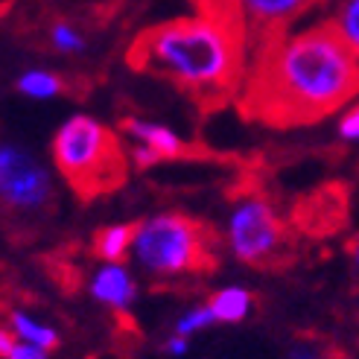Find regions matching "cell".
<instances>
[{"mask_svg": "<svg viewBox=\"0 0 359 359\" xmlns=\"http://www.w3.org/2000/svg\"><path fill=\"white\" fill-rule=\"evenodd\" d=\"M120 129L129 135L135 143L149 147L161 161H193V158H213V152L193 147V143L182 140L172 129H164L158 123L140 120V117H120Z\"/></svg>", "mask_w": 359, "mask_h": 359, "instance_id": "obj_9", "label": "cell"}, {"mask_svg": "<svg viewBox=\"0 0 359 359\" xmlns=\"http://www.w3.org/2000/svg\"><path fill=\"white\" fill-rule=\"evenodd\" d=\"M228 248L251 269H278L292 257V234L260 190H245L228 217Z\"/></svg>", "mask_w": 359, "mask_h": 359, "instance_id": "obj_6", "label": "cell"}, {"mask_svg": "<svg viewBox=\"0 0 359 359\" xmlns=\"http://www.w3.org/2000/svg\"><path fill=\"white\" fill-rule=\"evenodd\" d=\"M208 307L217 318V325H240L255 310V295L245 286H222L219 292L208 298Z\"/></svg>", "mask_w": 359, "mask_h": 359, "instance_id": "obj_11", "label": "cell"}, {"mask_svg": "<svg viewBox=\"0 0 359 359\" xmlns=\"http://www.w3.org/2000/svg\"><path fill=\"white\" fill-rule=\"evenodd\" d=\"M44 41L53 53H62V56H76V53L88 50V35L82 29L79 21L74 18H53V21L41 24Z\"/></svg>", "mask_w": 359, "mask_h": 359, "instance_id": "obj_12", "label": "cell"}, {"mask_svg": "<svg viewBox=\"0 0 359 359\" xmlns=\"http://www.w3.org/2000/svg\"><path fill=\"white\" fill-rule=\"evenodd\" d=\"M15 88L32 100H53L59 94H74L70 82L62 79L59 74H53V70H24V74L18 76Z\"/></svg>", "mask_w": 359, "mask_h": 359, "instance_id": "obj_15", "label": "cell"}, {"mask_svg": "<svg viewBox=\"0 0 359 359\" xmlns=\"http://www.w3.org/2000/svg\"><path fill=\"white\" fill-rule=\"evenodd\" d=\"M88 292L102 307L114 313H129L132 304L137 301V280L123 263H105L88 280Z\"/></svg>", "mask_w": 359, "mask_h": 359, "instance_id": "obj_10", "label": "cell"}, {"mask_svg": "<svg viewBox=\"0 0 359 359\" xmlns=\"http://www.w3.org/2000/svg\"><path fill=\"white\" fill-rule=\"evenodd\" d=\"M15 342H18V336H15L9 327H0V359L9 356V351H12Z\"/></svg>", "mask_w": 359, "mask_h": 359, "instance_id": "obj_21", "label": "cell"}, {"mask_svg": "<svg viewBox=\"0 0 359 359\" xmlns=\"http://www.w3.org/2000/svg\"><path fill=\"white\" fill-rule=\"evenodd\" d=\"M187 351H190V339L187 336H178V333L167 336V342H164V353L167 356L182 359V356H187Z\"/></svg>", "mask_w": 359, "mask_h": 359, "instance_id": "obj_20", "label": "cell"}, {"mask_svg": "<svg viewBox=\"0 0 359 359\" xmlns=\"http://www.w3.org/2000/svg\"><path fill=\"white\" fill-rule=\"evenodd\" d=\"M6 359H50V351H44V348H35V345H29V342H18L12 345V351H9V356Z\"/></svg>", "mask_w": 359, "mask_h": 359, "instance_id": "obj_19", "label": "cell"}, {"mask_svg": "<svg viewBox=\"0 0 359 359\" xmlns=\"http://www.w3.org/2000/svg\"><path fill=\"white\" fill-rule=\"evenodd\" d=\"M135 231L137 222H126V225H105L94 234V255L105 263H123L132 255V243H135Z\"/></svg>", "mask_w": 359, "mask_h": 359, "instance_id": "obj_13", "label": "cell"}, {"mask_svg": "<svg viewBox=\"0 0 359 359\" xmlns=\"http://www.w3.org/2000/svg\"><path fill=\"white\" fill-rule=\"evenodd\" d=\"M290 359H318V353H316V348H310V345H295V348L290 351Z\"/></svg>", "mask_w": 359, "mask_h": 359, "instance_id": "obj_22", "label": "cell"}, {"mask_svg": "<svg viewBox=\"0 0 359 359\" xmlns=\"http://www.w3.org/2000/svg\"><path fill=\"white\" fill-rule=\"evenodd\" d=\"M356 97L359 59L330 24H318L251 53L237 109L269 129H298L327 120Z\"/></svg>", "mask_w": 359, "mask_h": 359, "instance_id": "obj_1", "label": "cell"}, {"mask_svg": "<svg viewBox=\"0 0 359 359\" xmlns=\"http://www.w3.org/2000/svg\"><path fill=\"white\" fill-rule=\"evenodd\" d=\"M339 137L342 140H359V102L353 109L345 111V117L339 120Z\"/></svg>", "mask_w": 359, "mask_h": 359, "instance_id": "obj_18", "label": "cell"}, {"mask_svg": "<svg viewBox=\"0 0 359 359\" xmlns=\"http://www.w3.org/2000/svg\"><path fill=\"white\" fill-rule=\"evenodd\" d=\"M348 213V193L342 184H330L321 187L316 193H310L307 199H301L295 205L292 222L301 231H310V234H327V231H336L345 222Z\"/></svg>", "mask_w": 359, "mask_h": 359, "instance_id": "obj_8", "label": "cell"}, {"mask_svg": "<svg viewBox=\"0 0 359 359\" xmlns=\"http://www.w3.org/2000/svg\"><path fill=\"white\" fill-rule=\"evenodd\" d=\"M132 257L155 278L208 275L219 263V240L208 222L187 213H158L137 222Z\"/></svg>", "mask_w": 359, "mask_h": 359, "instance_id": "obj_4", "label": "cell"}, {"mask_svg": "<svg viewBox=\"0 0 359 359\" xmlns=\"http://www.w3.org/2000/svg\"><path fill=\"white\" fill-rule=\"evenodd\" d=\"M56 184L39 155L0 135V222L6 228L35 231L56 217Z\"/></svg>", "mask_w": 359, "mask_h": 359, "instance_id": "obj_5", "label": "cell"}, {"mask_svg": "<svg viewBox=\"0 0 359 359\" xmlns=\"http://www.w3.org/2000/svg\"><path fill=\"white\" fill-rule=\"evenodd\" d=\"M318 0H240L248 29V50L255 53L269 41L286 35L290 24L307 15Z\"/></svg>", "mask_w": 359, "mask_h": 359, "instance_id": "obj_7", "label": "cell"}, {"mask_svg": "<svg viewBox=\"0 0 359 359\" xmlns=\"http://www.w3.org/2000/svg\"><path fill=\"white\" fill-rule=\"evenodd\" d=\"M137 74L170 82L175 91L213 114L240 97L248 70V32L208 15H187L147 27L126 50Z\"/></svg>", "mask_w": 359, "mask_h": 359, "instance_id": "obj_2", "label": "cell"}, {"mask_svg": "<svg viewBox=\"0 0 359 359\" xmlns=\"http://www.w3.org/2000/svg\"><path fill=\"white\" fill-rule=\"evenodd\" d=\"M53 164L82 202L120 190L129 178V158L114 129L88 114H74L53 135Z\"/></svg>", "mask_w": 359, "mask_h": 359, "instance_id": "obj_3", "label": "cell"}, {"mask_svg": "<svg viewBox=\"0 0 359 359\" xmlns=\"http://www.w3.org/2000/svg\"><path fill=\"white\" fill-rule=\"evenodd\" d=\"M330 27L348 44V50L359 59V0H336Z\"/></svg>", "mask_w": 359, "mask_h": 359, "instance_id": "obj_16", "label": "cell"}, {"mask_svg": "<svg viewBox=\"0 0 359 359\" xmlns=\"http://www.w3.org/2000/svg\"><path fill=\"white\" fill-rule=\"evenodd\" d=\"M351 257H353V266L359 269V240L353 243V248H351Z\"/></svg>", "mask_w": 359, "mask_h": 359, "instance_id": "obj_23", "label": "cell"}, {"mask_svg": "<svg viewBox=\"0 0 359 359\" xmlns=\"http://www.w3.org/2000/svg\"><path fill=\"white\" fill-rule=\"evenodd\" d=\"M9 330L21 339V342H29L35 348H44V351H56L59 348V330L47 325V321L35 318L27 310H12L9 313Z\"/></svg>", "mask_w": 359, "mask_h": 359, "instance_id": "obj_14", "label": "cell"}, {"mask_svg": "<svg viewBox=\"0 0 359 359\" xmlns=\"http://www.w3.org/2000/svg\"><path fill=\"white\" fill-rule=\"evenodd\" d=\"M213 325H217V318H213L208 301H205V304H196V307H190V310H184L182 316H178L175 325H172V333L193 339L196 333H202V330H208Z\"/></svg>", "mask_w": 359, "mask_h": 359, "instance_id": "obj_17", "label": "cell"}]
</instances>
